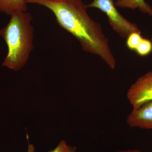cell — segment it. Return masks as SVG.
<instances>
[{"mask_svg":"<svg viewBox=\"0 0 152 152\" xmlns=\"http://www.w3.org/2000/svg\"><path fill=\"white\" fill-rule=\"evenodd\" d=\"M48 8L54 14L61 27L72 34L84 51L99 56L112 69L116 62L109 45L108 39L100 24L92 20L82 0H25Z\"/></svg>","mask_w":152,"mask_h":152,"instance_id":"6da1fadb","label":"cell"},{"mask_svg":"<svg viewBox=\"0 0 152 152\" xmlns=\"http://www.w3.org/2000/svg\"><path fill=\"white\" fill-rule=\"evenodd\" d=\"M8 23L0 30V36L8 47L2 66L15 71L20 70L26 64L34 47L33 18L28 12L17 11L11 15Z\"/></svg>","mask_w":152,"mask_h":152,"instance_id":"7a4b0ae2","label":"cell"},{"mask_svg":"<svg viewBox=\"0 0 152 152\" xmlns=\"http://www.w3.org/2000/svg\"><path fill=\"white\" fill-rule=\"evenodd\" d=\"M87 5L88 8H96L105 13L111 26L121 37L127 39L132 33H141L135 23L128 20L120 14L114 0H93Z\"/></svg>","mask_w":152,"mask_h":152,"instance_id":"3957f363","label":"cell"},{"mask_svg":"<svg viewBox=\"0 0 152 152\" xmlns=\"http://www.w3.org/2000/svg\"><path fill=\"white\" fill-rule=\"evenodd\" d=\"M127 97L133 108L152 100V71L140 77L131 85Z\"/></svg>","mask_w":152,"mask_h":152,"instance_id":"277c9868","label":"cell"},{"mask_svg":"<svg viewBox=\"0 0 152 152\" xmlns=\"http://www.w3.org/2000/svg\"><path fill=\"white\" fill-rule=\"evenodd\" d=\"M126 122L131 127L152 129V100L133 108L128 115Z\"/></svg>","mask_w":152,"mask_h":152,"instance_id":"5b68a950","label":"cell"},{"mask_svg":"<svg viewBox=\"0 0 152 152\" xmlns=\"http://www.w3.org/2000/svg\"><path fill=\"white\" fill-rule=\"evenodd\" d=\"M115 4L118 7L134 10L138 9L144 14L152 17V8L145 0H116Z\"/></svg>","mask_w":152,"mask_h":152,"instance_id":"8992f818","label":"cell"},{"mask_svg":"<svg viewBox=\"0 0 152 152\" xmlns=\"http://www.w3.org/2000/svg\"><path fill=\"white\" fill-rule=\"evenodd\" d=\"M25 0H0V13L11 15L17 11L27 12Z\"/></svg>","mask_w":152,"mask_h":152,"instance_id":"52a82bcc","label":"cell"},{"mask_svg":"<svg viewBox=\"0 0 152 152\" xmlns=\"http://www.w3.org/2000/svg\"><path fill=\"white\" fill-rule=\"evenodd\" d=\"M137 53L142 56L149 54L152 51V42L150 40L143 38L136 49Z\"/></svg>","mask_w":152,"mask_h":152,"instance_id":"ba28073f","label":"cell"},{"mask_svg":"<svg viewBox=\"0 0 152 152\" xmlns=\"http://www.w3.org/2000/svg\"><path fill=\"white\" fill-rule=\"evenodd\" d=\"M140 34L138 33H133L128 37L126 41L128 48L132 50L135 51L143 38Z\"/></svg>","mask_w":152,"mask_h":152,"instance_id":"9c48e42d","label":"cell"},{"mask_svg":"<svg viewBox=\"0 0 152 152\" xmlns=\"http://www.w3.org/2000/svg\"><path fill=\"white\" fill-rule=\"evenodd\" d=\"M76 151V147L69 145L65 141L63 140L60 142L54 149L51 150L48 152H77Z\"/></svg>","mask_w":152,"mask_h":152,"instance_id":"30bf717a","label":"cell"},{"mask_svg":"<svg viewBox=\"0 0 152 152\" xmlns=\"http://www.w3.org/2000/svg\"><path fill=\"white\" fill-rule=\"evenodd\" d=\"M116 152H142L141 151H140L138 149H133V150H121V151H117Z\"/></svg>","mask_w":152,"mask_h":152,"instance_id":"8fae6325","label":"cell"},{"mask_svg":"<svg viewBox=\"0 0 152 152\" xmlns=\"http://www.w3.org/2000/svg\"><path fill=\"white\" fill-rule=\"evenodd\" d=\"M35 147L33 144H28V152H35Z\"/></svg>","mask_w":152,"mask_h":152,"instance_id":"7c38bea8","label":"cell"}]
</instances>
